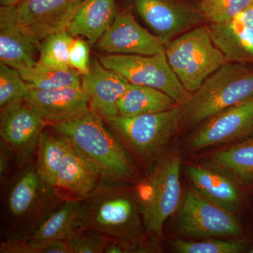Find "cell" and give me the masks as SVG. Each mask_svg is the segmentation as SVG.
Returning a JSON list of instances; mask_svg holds the SVG:
<instances>
[{
    "label": "cell",
    "instance_id": "cell-1",
    "mask_svg": "<svg viewBox=\"0 0 253 253\" xmlns=\"http://www.w3.org/2000/svg\"><path fill=\"white\" fill-rule=\"evenodd\" d=\"M104 119L91 109L83 117L49 126L83 156L104 182L129 183L136 179L130 155Z\"/></svg>",
    "mask_w": 253,
    "mask_h": 253
},
{
    "label": "cell",
    "instance_id": "cell-2",
    "mask_svg": "<svg viewBox=\"0 0 253 253\" xmlns=\"http://www.w3.org/2000/svg\"><path fill=\"white\" fill-rule=\"evenodd\" d=\"M4 184V241H24L63 201L54 186L41 179L34 162Z\"/></svg>",
    "mask_w": 253,
    "mask_h": 253
},
{
    "label": "cell",
    "instance_id": "cell-3",
    "mask_svg": "<svg viewBox=\"0 0 253 253\" xmlns=\"http://www.w3.org/2000/svg\"><path fill=\"white\" fill-rule=\"evenodd\" d=\"M126 183L102 181L86 199L81 201L80 229L97 231L122 241L133 251L140 237V208L135 189L128 191Z\"/></svg>",
    "mask_w": 253,
    "mask_h": 253
},
{
    "label": "cell",
    "instance_id": "cell-4",
    "mask_svg": "<svg viewBox=\"0 0 253 253\" xmlns=\"http://www.w3.org/2000/svg\"><path fill=\"white\" fill-rule=\"evenodd\" d=\"M253 97V67L226 63L204 82L184 108V120L191 125Z\"/></svg>",
    "mask_w": 253,
    "mask_h": 253
},
{
    "label": "cell",
    "instance_id": "cell-5",
    "mask_svg": "<svg viewBox=\"0 0 253 253\" xmlns=\"http://www.w3.org/2000/svg\"><path fill=\"white\" fill-rule=\"evenodd\" d=\"M183 120L184 108L180 106L164 112L104 118L106 126L128 152L131 151L143 163H151L159 157Z\"/></svg>",
    "mask_w": 253,
    "mask_h": 253
},
{
    "label": "cell",
    "instance_id": "cell-6",
    "mask_svg": "<svg viewBox=\"0 0 253 253\" xmlns=\"http://www.w3.org/2000/svg\"><path fill=\"white\" fill-rule=\"evenodd\" d=\"M169 66L186 90L194 93L228 62L213 42L211 28L201 25L172 40L165 49Z\"/></svg>",
    "mask_w": 253,
    "mask_h": 253
},
{
    "label": "cell",
    "instance_id": "cell-7",
    "mask_svg": "<svg viewBox=\"0 0 253 253\" xmlns=\"http://www.w3.org/2000/svg\"><path fill=\"white\" fill-rule=\"evenodd\" d=\"M181 160L177 156L163 158L135 189L143 223L150 235H162L163 226L180 204Z\"/></svg>",
    "mask_w": 253,
    "mask_h": 253
},
{
    "label": "cell",
    "instance_id": "cell-8",
    "mask_svg": "<svg viewBox=\"0 0 253 253\" xmlns=\"http://www.w3.org/2000/svg\"><path fill=\"white\" fill-rule=\"evenodd\" d=\"M105 67L116 71L131 84L151 86L172 97L176 104L185 108L193 93L186 90L169 66L166 52L153 56L110 54L101 56Z\"/></svg>",
    "mask_w": 253,
    "mask_h": 253
},
{
    "label": "cell",
    "instance_id": "cell-9",
    "mask_svg": "<svg viewBox=\"0 0 253 253\" xmlns=\"http://www.w3.org/2000/svg\"><path fill=\"white\" fill-rule=\"evenodd\" d=\"M234 213L208 201L196 190L189 189L179 212L178 234L196 239L237 237L242 228Z\"/></svg>",
    "mask_w": 253,
    "mask_h": 253
},
{
    "label": "cell",
    "instance_id": "cell-10",
    "mask_svg": "<svg viewBox=\"0 0 253 253\" xmlns=\"http://www.w3.org/2000/svg\"><path fill=\"white\" fill-rule=\"evenodd\" d=\"M83 0H21L9 6L16 26L38 48L55 33L66 31Z\"/></svg>",
    "mask_w": 253,
    "mask_h": 253
},
{
    "label": "cell",
    "instance_id": "cell-11",
    "mask_svg": "<svg viewBox=\"0 0 253 253\" xmlns=\"http://www.w3.org/2000/svg\"><path fill=\"white\" fill-rule=\"evenodd\" d=\"M47 124L24 101L1 109L0 136L12 149L18 169L33 163L38 141Z\"/></svg>",
    "mask_w": 253,
    "mask_h": 253
},
{
    "label": "cell",
    "instance_id": "cell-12",
    "mask_svg": "<svg viewBox=\"0 0 253 253\" xmlns=\"http://www.w3.org/2000/svg\"><path fill=\"white\" fill-rule=\"evenodd\" d=\"M138 14L165 44L206 21L199 7L181 0H134Z\"/></svg>",
    "mask_w": 253,
    "mask_h": 253
},
{
    "label": "cell",
    "instance_id": "cell-13",
    "mask_svg": "<svg viewBox=\"0 0 253 253\" xmlns=\"http://www.w3.org/2000/svg\"><path fill=\"white\" fill-rule=\"evenodd\" d=\"M253 134V97L221 111L206 120L190 140L197 151L239 140Z\"/></svg>",
    "mask_w": 253,
    "mask_h": 253
},
{
    "label": "cell",
    "instance_id": "cell-14",
    "mask_svg": "<svg viewBox=\"0 0 253 253\" xmlns=\"http://www.w3.org/2000/svg\"><path fill=\"white\" fill-rule=\"evenodd\" d=\"M97 46L111 54L153 56L166 49L162 40L141 26L129 11L116 15L109 29L98 41Z\"/></svg>",
    "mask_w": 253,
    "mask_h": 253
},
{
    "label": "cell",
    "instance_id": "cell-15",
    "mask_svg": "<svg viewBox=\"0 0 253 253\" xmlns=\"http://www.w3.org/2000/svg\"><path fill=\"white\" fill-rule=\"evenodd\" d=\"M24 101L48 126L78 119L91 110L89 99L82 86L54 90L31 89Z\"/></svg>",
    "mask_w": 253,
    "mask_h": 253
},
{
    "label": "cell",
    "instance_id": "cell-16",
    "mask_svg": "<svg viewBox=\"0 0 253 253\" xmlns=\"http://www.w3.org/2000/svg\"><path fill=\"white\" fill-rule=\"evenodd\" d=\"M129 83L119 73L105 67L100 61L90 63L89 72L82 76L81 86L91 109L103 118L118 115V103Z\"/></svg>",
    "mask_w": 253,
    "mask_h": 253
},
{
    "label": "cell",
    "instance_id": "cell-17",
    "mask_svg": "<svg viewBox=\"0 0 253 253\" xmlns=\"http://www.w3.org/2000/svg\"><path fill=\"white\" fill-rule=\"evenodd\" d=\"M101 182L102 180L94 168L68 143L54 186L61 200L83 201L89 197Z\"/></svg>",
    "mask_w": 253,
    "mask_h": 253
},
{
    "label": "cell",
    "instance_id": "cell-18",
    "mask_svg": "<svg viewBox=\"0 0 253 253\" xmlns=\"http://www.w3.org/2000/svg\"><path fill=\"white\" fill-rule=\"evenodd\" d=\"M38 49L16 26L9 6L0 9V60L10 67L22 71L36 66Z\"/></svg>",
    "mask_w": 253,
    "mask_h": 253
},
{
    "label": "cell",
    "instance_id": "cell-19",
    "mask_svg": "<svg viewBox=\"0 0 253 253\" xmlns=\"http://www.w3.org/2000/svg\"><path fill=\"white\" fill-rule=\"evenodd\" d=\"M187 173L194 189L200 194L229 212H237L241 193L231 179L217 171L198 166H188Z\"/></svg>",
    "mask_w": 253,
    "mask_h": 253
},
{
    "label": "cell",
    "instance_id": "cell-20",
    "mask_svg": "<svg viewBox=\"0 0 253 253\" xmlns=\"http://www.w3.org/2000/svg\"><path fill=\"white\" fill-rule=\"evenodd\" d=\"M116 15V0H83L67 31L94 44L109 29Z\"/></svg>",
    "mask_w": 253,
    "mask_h": 253
},
{
    "label": "cell",
    "instance_id": "cell-21",
    "mask_svg": "<svg viewBox=\"0 0 253 253\" xmlns=\"http://www.w3.org/2000/svg\"><path fill=\"white\" fill-rule=\"evenodd\" d=\"M81 213V201H62L24 241L33 246L37 253V248L48 241H66L73 231L80 229Z\"/></svg>",
    "mask_w": 253,
    "mask_h": 253
},
{
    "label": "cell",
    "instance_id": "cell-22",
    "mask_svg": "<svg viewBox=\"0 0 253 253\" xmlns=\"http://www.w3.org/2000/svg\"><path fill=\"white\" fill-rule=\"evenodd\" d=\"M213 42L228 62L253 61V30L234 18L229 22L211 24Z\"/></svg>",
    "mask_w": 253,
    "mask_h": 253
},
{
    "label": "cell",
    "instance_id": "cell-23",
    "mask_svg": "<svg viewBox=\"0 0 253 253\" xmlns=\"http://www.w3.org/2000/svg\"><path fill=\"white\" fill-rule=\"evenodd\" d=\"M179 106L163 91L140 84L129 83L118 103V115L126 117L164 112Z\"/></svg>",
    "mask_w": 253,
    "mask_h": 253
},
{
    "label": "cell",
    "instance_id": "cell-24",
    "mask_svg": "<svg viewBox=\"0 0 253 253\" xmlns=\"http://www.w3.org/2000/svg\"><path fill=\"white\" fill-rule=\"evenodd\" d=\"M68 146V141L53 131L44 129L40 136L35 166L41 179L50 185L54 186Z\"/></svg>",
    "mask_w": 253,
    "mask_h": 253
},
{
    "label": "cell",
    "instance_id": "cell-25",
    "mask_svg": "<svg viewBox=\"0 0 253 253\" xmlns=\"http://www.w3.org/2000/svg\"><path fill=\"white\" fill-rule=\"evenodd\" d=\"M212 162L245 184L253 180V137L219 150Z\"/></svg>",
    "mask_w": 253,
    "mask_h": 253
},
{
    "label": "cell",
    "instance_id": "cell-26",
    "mask_svg": "<svg viewBox=\"0 0 253 253\" xmlns=\"http://www.w3.org/2000/svg\"><path fill=\"white\" fill-rule=\"evenodd\" d=\"M18 72L31 89L54 90L81 86V75L71 68L60 69L36 63L34 67Z\"/></svg>",
    "mask_w": 253,
    "mask_h": 253
},
{
    "label": "cell",
    "instance_id": "cell-27",
    "mask_svg": "<svg viewBox=\"0 0 253 253\" xmlns=\"http://www.w3.org/2000/svg\"><path fill=\"white\" fill-rule=\"evenodd\" d=\"M74 36L66 30L51 35L42 42L37 63L46 67L69 68V50Z\"/></svg>",
    "mask_w": 253,
    "mask_h": 253
},
{
    "label": "cell",
    "instance_id": "cell-28",
    "mask_svg": "<svg viewBox=\"0 0 253 253\" xmlns=\"http://www.w3.org/2000/svg\"><path fill=\"white\" fill-rule=\"evenodd\" d=\"M30 89L17 70L0 62V109L24 101Z\"/></svg>",
    "mask_w": 253,
    "mask_h": 253
},
{
    "label": "cell",
    "instance_id": "cell-29",
    "mask_svg": "<svg viewBox=\"0 0 253 253\" xmlns=\"http://www.w3.org/2000/svg\"><path fill=\"white\" fill-rule=\"evenodd\" d=\"M253 0H201L199 5L206 21L211 24L229 22L232 21Z\"/></svg>",
    "mask_w": 253,
    "mask_h": 253
},
{
    "label": "cell",
    "instance_id": "cell-30",
    "mask_svg": "<svg viewBox=\"0 0 253 253\" xmlns=\"http://www.w3.org/2000/svg\"><path fill=\"white\" fill-rule=\"evenodd\" d=\"M172 246L179 253H239L246 249L244 243L214 238L201 241L176 239Z\"/></svg>",
    "mask_w": 253,
    "mask_h": 253
},
{
    "label": "cell",
    "instance_id": "cell-31",
    "mask_svg": "<svg viewBox=\"0 0 253 253\" xmlns=\"http://www.w3.org/2000/svg\"><path fill=\"white\" fill-rule=\"evenodd\" d=\"M110 239L91 229H78L68 236L66 242L71 253H104Z\"/></svg>",
    "mask_w": 253,
    "mask_h": 253
},
{
    "label": "cell",
    "instance_id": "cell-32",
    "mask_svg": "<svg viewBox=\"0 0 253 253\" xmlns=\"http://www.w3.org/2000/svg\"><path fill=\"white\" fill-rule=\"evenodd\" d=\"M89 52V42L81 38L73 40L68 57L70 67L77 71L81 76L89 72L91 63Z\"/></svg>",
    "mask_w": 253,
    "mask_h": 253
},
{
    "label": "cell",
    "instance_id": "cell-33",
    "mask_svg": "<svg viewBox=\"0 0 253 253\" xmlns=\"http://www.w3.org/2000/svg\"><path fill=\"white\" fill-rule=\"evenodd\" d=\"M16 166V159L12 149L4 141L0 139V181L4 184L9 179L13 166Z\"/></svg>",
    "mask_w": 253,
    "mask_h": 253
},
{
    "label": "cell",
    "instance_id": "cell-34",
    "mask_svg": "<svg viewBox=\"0 0 253 253\" xmlns=\"http://www.w3.org/2000/svg\"><path fill=\"white\" fill-rule=\"evenodd\" d=\"M1 253H36V250L26 241H3L0 244Z\"/></svg>",
    "mask_w": 253,
    "mask_h": 253
},
{
    "label": "cell",
    "instance_id": "cell-35",
    "mask_svg": "<svg viewBox=\"0 0 253 253\" xmlns=\"http://www.w3.org/2000/svg\"><path fill=\"white\" fill-rule=\"evenodd\" d=\"M37 253H71L66 241L54 240L38 246Z\"/></svg>",
    "mask_w": 253,
    "mask_h": 253
},
{
    "label": "cell",
    "instance_id": "cell-36",
    "mask_svg": "<svg viewBox=\"0 0 253 253\" xmlns=\"http://www.w3.org/2000/svg\"><path fill=\"white\" fill-rule=\"evenodd\" d=\"M235 18L240 22L244 23L247 27L253 30V1Z\"/></svg>",
    "mask_w": 253,
    "mask_h": 253
},
{
    "label": "cell",
    "instance_id": "cell-37",
    "mask_svg": "<svg viewBox=\"0 0 253 253\" xmlns=\"http://www.w3.org/2000/svg\"><path fill=\"white\" fill-rule=\"evenodd\" d=\"M21 1V0H0V4L2 6H14Z\"/></svg>",
    "mask_w": 253,
    "mask_h": 253
},
{
    "label": "cell",
    "instance_id": "cell-38",
    "mask_svg": "<svg viewBox=\"0 0 253 253\" xmlns=\"http://www.w3.org/2000/svg\"><path fill=\"white\" fill-rule=\"evenodd\" d=\"M249 253H253V249H251V250H250V251H249Z\"/></svg>",
    "mask_w": 253,
    "mask_h": 253
}]
</instances>
